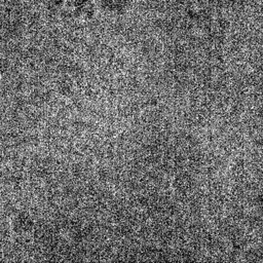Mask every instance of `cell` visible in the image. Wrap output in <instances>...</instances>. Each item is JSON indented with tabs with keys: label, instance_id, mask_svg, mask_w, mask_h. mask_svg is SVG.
<instances>
[{
	"label": "cell",
	"instance_id": "6da1fadb",
	"mask_svg": "<svg viewBox=\"0 0 263 263\" xmlns=\"http://www.w3.org/2000/svg\"><path fill=\"white\" fill-rule=\"evenodd\" d=\"M33 228L32 219L25 214H17L11 220V229L15 234H24L31 231Z\"/></svg>",
	"mask_w": 263,
	"mask_h": 263
}]
</instances>
